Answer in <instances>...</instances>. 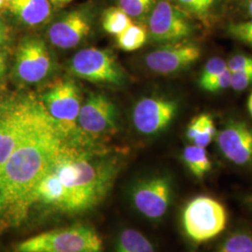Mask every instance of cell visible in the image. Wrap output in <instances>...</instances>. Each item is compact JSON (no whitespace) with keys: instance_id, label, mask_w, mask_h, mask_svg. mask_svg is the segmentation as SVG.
<instances>
[{"instance_id":"cell-19","label":"cell","mask_w":252,"mask_h":252,"mask_svg":"<svg viewBox=\"0 0 252 252\" xmlns=\"http://www.w3.org/2000/svg\"><path fill=\"white\" fill-rule=\"evenodd\" d=\"M213 252H252V230L242 226L234 228L218 244Z\"/></svg>"},{"instance_id":"cell-32","label":"cell","mask_w":252,"mask_h":252,"mask_svg":"<svg viewBox=\"0 0 252 252\" xmlns=\"http://www.w3.org/2000/svg\"><path fill=\"white\" fill-rule=\"evenodd\" d=\"M51 4L55 8H62L72 2L73 0H49Z\"/></svg>"},{"instance_id":"cell-6","label":"cell","mask_w":252,"mask_h":252,"mask_svg":"<svg viewBox=\"0 0 252 252\" xmlns=\"http://www.w3.org/2000/svg\"><path fill=\"white\" fill-rule=\"evenodd\" d=\"M229 214L225 206L209 195H197L186 203L181 212L185 235L195 244L207 243L227 227Z\"/></svg>"},{"instance_id":"cell-34","label":"cell","mask_w":252,"mask_h":252,"mask_svg":"<svg viewBox=\"0 0 252 252\" xmlns=\"http://www.w3.org/2000/svg\"><path fill=\"white\" fill-rule=\"evenodd\" d=\"M6 71V62L4 57L0 54V76H2Z\"/></svg>"},{"instance_id":"cell-25","label":"cell","mask_w":252,"mask_h":252,"mask_svg":"<svg viewBox=\"0 0 252 252\" xmlns=\"http://www.w3.org/2000/svg\"><path fill=\"white\" fill-rule=\"evenodd\" d=\"M227 69V63L221 57H212L204 64L198 78V86L201 89L207 82Z\"/></svg>"},{"instance_id":"cell-21","label":"cell","mask_w":252,"mask_h":252,"mask_svg":"<svg viewBox=\"0 0 252 252\" xmlns=\"http://www.w3.org/2000/svg\"><path fill=\"white\" fill-rule=\"evenodd\" d=\"M148 38L147 27L133 23L124 32L116 36V43L125 52H135L146 44Z\"/></svg>"},{"instance_id":"cell-29","label":"cell","mask_w":252,"mask_h":252,"mask_svg":"<svg viewBox=\"0 0 252 252\" xmlns=\"http://www.w3.org/2000/svg\"><path fill=\"white\" fill-rule=\"evenodd\" d=\"M226 63H227V68L231 72H236L244 69L252 68V55L245 54H235L228 61H226Z\"/></svg>"},{"instance_id":"cell-24","label":"cell","mask_w":252,"mask_h":252,"mask_svg":"<svg viewBox=\"0 0 252 252\" xmlns=\"http://www.w3.org/2000/svg\"><path fill=\"white\" fill-rule=\"evenodd\" d=\"M197 117H198L200 127H201V131L193 139L191 144L202 147V148H207V146L211 144V142L215 139L218 130L211 115L207 113H202V114H199Z\"/></svg>"},{"instance_id":"cell-28","label":"cell","mask_w":252,"mask_h":252,"mask_svg":"<svg viewBox=\"0 0 252 252\" xmlns=\"http://www.w3.org/2000/svg\"><path fill=\"white\" fill-rule=\"evenodd\" d=\"M227 34L237 41L243 36L252 35V18L230 24L227 27Z\"/></svg>"},{"instance_id":"cell-3","label":"cell","mask_w":252,"mask_h":252,"mask_svg":"<svg viewBox=\"0 0 252 252\" xmlns=\"http://www.w3.org/2000/svg\"><path fill=\"white\" fill-rule=\"evenodd\" d=\"M53 123L40 100L9 99L0 104V165L37 130Z\"/></svg>"},{"instance_id":"cell-10","label":"cell","mask_w":252,"mask_h":252,"mask_svg":"<svg viewBox=\"0 0 252 252\" xmlns=\"http://www.w3.org/2000/svg\"><path fill=\"white\" fill-rule=\"evenodd\" d=\"M69 72L94 83L120 85L126 80L125 72L112 53L98 48L79 51L69 63Z\"/></svg>"},{"instance_id":"cell-38","label":"cell","mask_w":252,"mask_h":252,"mask_svg":"<svg viewBox=\"0 0 252 252\" xmlns=\"http://www.w3.org/2000/svg\"><path fill=\"white\" fill-rule=\"evenodd\" d=\"M248 203H249V205H250V207L252 209V194L251 195V197L248 199Z\"/></svg>"},{"instance_id":"cell-26","label":"cell","mask_w":252,"mask_h":252,"mask_svg":"<svg viewBox=\"0 0 252 252\" xmlns=\"http://www.w3.org/2000/svg\"><path fill=\"white\" fill-rule=\"evenodd\" d=\"M231 87V71L227 68L223 72L213 78L209 82H207L205 86L201 88V90L207 93H219L221 91L229 89Z\"/></svg>"},{"instance_id":"cell-23","label":"cell","mask_w":252,"mask_h":252,"mask_svg":"<svg viewBox=\"0 0 252 252\" xmlns=\"http://www.w3.org/2000/svg\"><path fill=\"white\" fill-rule=\"evenodd\" d=\"M155 3L156 0H118V7L132 20L143 21L148 19Z\"/></svg>"},{"instance_id":"cell-12","label":"cell","mask_w":252,"mask_h":252,"mask_svg":"<svg viewBox=\"0 0 252 252\" xmlns=\"http://www.w3.org/2000/svg\"><path fill=\"white\" fill-rule=\"evenodd\" d=\"M202 55L201 47L191 40L161 44L145 55V66L151 72L168 76L182 72L193 65Z\"/></svg>"},{"instance_id":"cell-13","label":"cell","mask_w":252,"mask_h":252,"mask_svg":"<svg viewBox=\"0 0 252 252\" xmlns=\"http://www.w3.org/2000/svg\"><path fill=\"white\" fill-rule=\"evenodd\" d=\"M53 67L52 54L44 40L28 36L20 42L13 68L17 80L27 84L38 83L52 73Z\"/></svg>"},{"instance_id":"cell-2","label":"cell","mask_w":252,"mask_h":252,"mask_svg":"<svg viewBox=\"0 0 252 252\" xmlns=\"http://www.w3.org/2000/svg\"><path fill=\"white\" fill-rule=\"evenodd\" d=\"M64 140L54 123L30 135L0 165L3 219L19 225L33 207V194Z\"/></svg>"},{"instance_id":"cell-37","label":"cell","mask_w":252,"mask_h":252,"mask_svg":"<svg viewBox=\"0 0 252 252\" xmlns=\"http://www.w3.org/2000/svg\"><path fill=\"white\" fill-rule=\"evenodd\" d=\"M8 8V3L6 0H0V9Z\"/></svg>"},{"instance_id":"cell-30","label":"cell","mask_w":252,"mask_h":252,"mask_svg":"<svg viewBox=\"0 0 252 252\" xmlns=\"http://www.w3.org/2000/svg\"><path fill=\"white\" fill-rule=\"evenodd\" d=\"M7 39H8L7 27L4 25V23L0 20V50L3 46L5 45V43L7 42Z\"/></svg>"},{"instance_id":"cell-22","label":"cell","mask_w":252,"mask_h":252,"mask_svg":"<svg viewBox=\"0 0 252 252\" xmlns=\"http://www.w3.org/2000/svg\"><path fill=\"white\" fill-rule=\"evenodd\" d=\"M102 27L110 35L118 36L134 22L120 7H110L103 12Z\"/></svg>"},{"instance_id":"cell-1","label":"cell","mask_w":252,"mask_h":252,"mask_svg":"<svg viewBox=\"0 0 252 252\" xmlns=\"http://www.w3.org/2000/svg\"><path fill=\"white\" fill-rule=\"evenodd\" d=\"M119 169L116 156L64 141L36 186L33 207L69 216L86 213L107 197Z\"/></svg>"},{"instance_id":"cell-35","label":"cell","mask_w":252,"mask_h":252,"mask_svg":"<svg viewBox=\"0 0 252 252\" xmlns=\"http://www.w3.org/2000/svg\"><path fill=\"white\" fill-rule=\"evenodd\" d=\"M247 107H248V111H249V113H250V116H251L252 119V93H251V94H250V96H249V98H248Z\"/></svg>"},{"instance_id":"cell-11","label":"cell","mask_w":252,"mask_h":252,"mask_svg":"<svg viewBox=\"0 0 252 252\" xmlns=\"http://www.w3.org/2000/svg\"><path fill=\"white\" fill-rule=\"evenodd\" d=\"M179 109V100L163 95L145 96L135 103L132 113L133 125L141 135H159L170 126Z\"/></svg>"},{"instance_id":"cell-16","label":"cell","mask_w":252,"mask_h":252,"mask_svg":"<svg viewBox=\"0 0 252 252\" xmlns=\"http://www.w3.org/2000/svg\"><path fill=\"white\" fill-rule=\"evenodd\" d=\"M53 7L49 0H11L8 5L19 23L29 27L46 24L53 14Z\"/></svg>"},{"instance_id":"cell-14","label":"cell","mask_w":252,"mask_h":252,"mask_svg":"<svg viewBox=\"0 0 252 252\" xmlns=\"http://www.w3.org/2000/svg\"><path fill=\"white\" fill-rule=\"evenodd\" d=\"M217 148L221 156L239 167L252 166V126L242 119L229 118L217 131Z\"/></svg>"},{"instance_id":"cell-20","label":"cell","mask_w":252,"mask_h":252,"mask_svg":"<svg viewBox=\"0 0 252 252\" xmlns=\"http://www.w3.org/2000/svg\"><path fill=\"white\" fill-rule=\"evenodd\" d=\"M115 252H156L153 244L146 235L133 228H127L118 236Z\"/></svg>"},{"instance_id":"cell-17","label":"cell","mask_w":252,"mask_h":252,"mask_svg":"<svg viewBox=\"0 0 252 252\" xmlns=\"http://www.w3.org/2000/svg\"><path fill=\"white\" fill-rule=\"evenodd\" d=\"M181 160L191 176L198 180H203L212 170V162L206 148L189 145L183 149Z\"/></svg>"},{"instance_id":"cell-5","label":"cell","mask_w":252,"mask_h":252,"mask_svg":"<svg viewBox=\"0 0 252 252\" xmlns=\"http://www.w3.org/2000/svg\"><path fill=\"white\" fill-rule=\"evenodd\" d=\"M40 102L63 140L72 141L78 132L82 104L77 83L63 78L50 82L40 94Z\"/></svg>"},{"instance_id":"cell-18","label":"cell","mask_w":252,"mask_h":252,"mask_svg":"<svg viewBox=\"0 0 252 252\" xmlns=\"http://www.w3.org/2000/svg\"><path fill=\"white\" fill-rule=\"evenodd\" d=\"M190 17L209 26L215 16L220 0H172Z\"/></svg>"},{"instance_id":"cell-15","label":"cell","mask_w":252,"mask_h":252,"mask_svg":"<svg viewBox=\"0 0 252 252\" xmlns=\"http://www.w3.org/2000/svg\"><path fill=\"white\" fill-rule=\"evenodd\" d=\"M92 17L86 9H74L55 20L47 30L50 42L59 49L75 48L90 34Z\"/></svg>"},{"instance_id":"cell-31","label":"cell","mask_w":252,"mask_h":252,"mask_svg":"<svg viewBox=\"0 0 252 252\" xmlns=\"http://www.w3.org/2000/svg\"><path fill=\"white\" fill-rule=\"evenodd\" d=\"M244 11L249 18H252V0H242Z\"/></svg>"},{"instance_id":"cell-27","label":"cell","mask_w":252,"mask_h":252,"mask_svg":"<svg viewBox=\"0 0 252 252\" xmlns=\"http://www.w3.org/2000/svg\"><path fill=\"white\" fill-rule=\"evenodd\" d=\"M252 85V67L231 72V87L235 92H242Z\"/></svg>"},{"instance_id":"cell-4","label":"cell","mask_w":252,"mask_h":252,"mask_svg":"<svg viewBox=\"0 0 252 252\" xmlns=\"http://www.w3.org/2000/svg\"><path fill=\"white\" fill-rule=\"evenodd\" d=\"M15 252H104V246L92 226L74 224L27 238L16 245Z\"/></svg>"},{"instance_id":"cell-36","label":"cell","mask_w":252,"mask_h":252,"mask_svg":"<svg viewBox=\"0 0 252 252\" xmlns=\"http://www.w3.org/2000/svg\"><path fill=\"white\" fill-rule=\"evenodd\" d=\"M3 215H4V206H3V201L0 196V220L3 219Z\"/></svg>"},{"instance_id":"cell-33","label":"cell","mask_w":252,"mask_h":252,"mask_svg":"<svg viewBox=\"0 0 252 252\" xmlns=\"http://www.w3.org/2000/svg\"><path fill=\"white\" fill-rule=\"evenodd\" d=\"M238 41H239V42H242V43L246 44V45H249L252 47V35L243 36V37H241Z\"/></svg>"},{"instance_id":"cell-7","label":"cell","mask_w":252,"mask_h":252,"mask_svg":"<svg viewBox=\"0 0 252 252\" xmlns=\"http://www.w3.org/2000/svg\"><path fill=\"white\" fill-rule=\"evenodd\" d=\"M117 108L107 95L93 93L81 104L78 132L71 144L92 147L94 141L115 132Z\"/></svg>"},{"instance_id":"cell-9","label":"cell","mask_w":252,"mask_h":252,"mask_svg":"<svg viewBox=\"0 0 252 252\" xmlns=\"http://www.w3.org/2000/svg\"><path fill=\"white\" fill-rule=\"evenodd\" d=\"M174 196L173 181L168 175H154L138 180L131 189L135 210L152 221L166 216Z\"/></svg>"},{"instance_id":"cell-8","label":"cell","mask_w":252,"mask_h":252,"mask_svg":"<svg viewBox=\"0 0 252 252\" xmlns=\"http://www.w3.org/2000/svg\"><path fill=\"white\" fill-rule=\"evenodd\" d=\"M150 39L159 44L190 40L195 34L194 19L172 0H156L148 17Z\"/></svg>"},{"instance_id":"cell-39","label":"cell","mask_w":252,"mask_h":252,"mask_svg":"<svg viewBox=\"0 0 252 252\" xmlns=\"http://www.w3.org/2000/svg\"><path fill=\"white\" fill-rule=\"evenodd\" d=\"M6 1H7V3H8V5H9V2H10V1H11V0H6Z\"/></svg>"}]
</instances>
